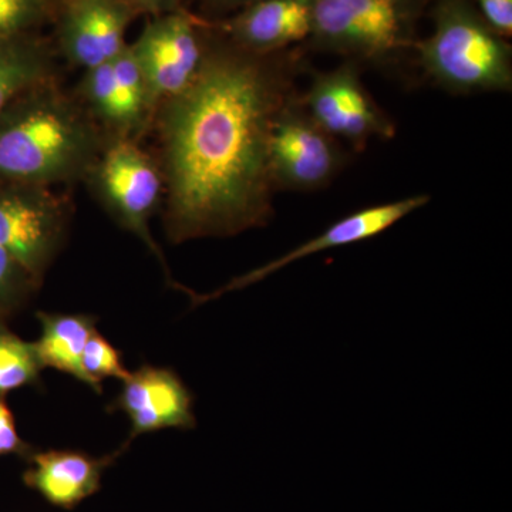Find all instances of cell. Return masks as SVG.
Returning a JSON list of instances; mask_svg holds the SVG:
<instances>
[{
  "label": "cell",
  "instance_id": "cell-4",
  "mask_svg": "<svg viewBox=\"0 0 512 512\" xmlns=\"http://www.w3.org/2000/svg\"><path fill=\"white\" fill-rule=\"evenodd\" d=\"M433 0H311L305 52L329 53L360 66L393 69L413 55L417 28Z\"/></svg>",
  "mask_w": 512,
  "mask_h": 512
},
{
  "label": "cell",
  "instance_id": "cell-20",
  "mask_svg": "<svg viewBox=\"0 0 512 512\" xmlns=\"http://www.w3.org/2000/svg\"><path fill=\"white\" fill-rule=\"evenodd\" d=\"M52 20L45 0H0V39L30 35Z\"/></svg>",
  "mask_w": 512,
  "mask_h": 512
},
{
  "label": "cell",
  "instance_id": "cell-11",
  "mask_svg": "<svg viewBox=\"0 0 512 512\" xmlns=\"http://www.w3.org/2000/svg\"><path fill=\"white\" fill-rule=\"evenodd\" d=\"M429 201V195H413V197L402 198V200L362 208V210L353 212V214L343 217L342 220L336 221L335 224L330 225L315 238L303 242L299 247L291 249V251L279 256L274 261L259 266L248 274L238 276L234 281L229 282L224 288L218 289L211 295H195L192 292L190 295L192 303L198 305V303L218 298L224 293L248 288V286L276 274L285 266L301 261L306 256L375 238L387 229L392 228L397 222L402 221L407 215L429 204Z\"/></svg>",
  "mask_w": 512,
  "mask_h": 512
},
{
  "label": "cell",
  "instance_id": "cell-23",
  "mask_svg": "<svg viewBox=\"0 0 512 512\" xmlns=\"http://www.w3.org/2000/svg\"><path fill=\"white\" fill-rule=\"evenodd\" d=\"M121 2L126 3L137 16L150 15L151 18L184 9L185 5V0H121Z\"/></svg>",
  "mask_w": 512,
  "mask_h": 512
},
{
  "label": "cell",
  "instance_id": "cell-10",
  "mask_svg": "<svg viewBox=\"0 0 512 512\" xmlns=\"http://www.w3.org/2000/svg\"><path fill=\"white\" fill-rule=\"evenodd\" d=\"M136 18L121 0H62L53 15L59 52L83 72L111 62Z\"/></svg>",
  "mask_w": 512,
  "mask_h": 512
},
{
  "label": "cell",
  "instance_id": "cell-13",
  "mask_svg": "<svg viewBox=\"0 0 512 512\" xmlns=\"http://www.w3.org/2000/svg\"><path fill=\"white\" fill-rule=\"evenodd\" d=\"M211 22L235 46L255 55H274L308 42L311 0H256L228 19Z\"/></svg>",
  "mask_w": 512,
  "mask_h": 512
},
{
  "label": "cell",
  "instance_id": "cell-25",
  "mask_svg": "<svg viewBox=\"0 0 512 512\" xmlns=\"http://www.w3.org/2000/svg\"><path fill=\"white\" fill-rule=\"evenodd\" d=\"M45 2L47 3V6H49L50 13H52V20H53V15H55L57 6H59V3L62 2V0H45Z\"/></svg>",
  "mask_w": 512,
  "mask_h": 512
},
{
  "label": "cell",
  "instance_id": "cell-8",
  "mask_svg": "<svg viewBox=\"0 0 512 512\" xmlns=\"http://www.w3.org/2000/svg\"><path fill=\"white\" fill-rule=\"evenodd\" d=\"M210 36V20L187 9L154 16L130 43L146 80L154 114L197 77ZM156 119V117H154Z\"/></svg>",
  "mask_w": 512,
  "mask_h": 512
},
{
  "label": "cell",
  "instance_id": "cell-12",
  "mask_svg": "<svg viewBox=\"0 0 512 512\" xmlns=\"http://www.w3.org/2000/svg\"><path fill=\"white\" fill-rule=\"evenodd\" d=\"M110 410L123 412L130 419V441L158 430L197 426L194 394L174 370L164 367L146 365L131 373Z\"/></svg>",
  "mask_w": 512,
  "mask_h": 512
},
{
  "label": "cell",
  "instance_id": "cell-18",
  "mask_svg": "<svg viewBox=\"0 0 512 512\" xmlns=\"http://www.w3.org/2000/svg\"><path fill=\"white\" fill-rule=\"evenodd\" d=\"M82 362L84 373L89 377L92 389L99 394L101 393V380L119 379L121 382H126L131 375V372H128L124 366L120 350L114 348L109 340L101 336L97 330L87 340Z\"/></svg>",
  "mask_w": 512,
  "mask_h": 512
},
{
  "label": "cell",
  "instance_id": "cell-22",
  "mask_svg": "<svg viewBox=\"0 0 512 512\" xmlns=\"http://www.w3.org/2000/svg\"><path fill=\"white\" fill-rule=\"evenodd\" d=\"M487 25L504 39L512 35V0H473Z\"/></svg>",
  "mask_w": 512,
  "mask_h": 512
},
{
  "label": "cell",
  "instance_id": "cell-24",
  "mask_svg": "<svg viewBox=\"0 0 512 512\" xmlns=\"http://www.w3.org/2000/svg\"><path fill=\"white\" fill-rule=\"evenodd\" d=\"M208 15H227L229 12H238L256 0H201Z\"/></svg>",
  "mask_w": 512,
  "mask_h": 512
},
{
  "label": "cell",
  "instance_id": "cell-2",
  "mask_svg": "<svg viewBox=\"0 0 512 512\" xmlns=\"http://www.w3.org/2000/svg\"><path fill=\"white\" fill-rule=\"evenodd\" d=\"M109 138L77 96L50 80L0 111V181H84Z\"/></svg>",
  "mask_w": 512,
  "mask_h": 512
},
{
  "label": "cell",
  "instance_id": "cell-1",
  "mask_svg": "<svg viewBox=\"0 0 512 512\" xmlns=\"http://www.w3.org/2000/svg\"><path fill=\"white\" fill-rule=\"evenodd\" d=\"M308 70L302 46L255 55L229 42L210 20L200 72L154 119L170 242L234 237L268 225L275 192L269 134Z\"/></svg>",
  "mask_w": 512,
  "mask_h": 512
},
{
  "label": "cell",
  "instance_id": "cell-17",
  "mask_svg": "<svg viewBox=\"0 0 512 512\" xmlns=\"http://www.w3.org/2000/svg\"><path fill=\"white\" fill-rule=\"evenodd\" d=\"M43 366L35 343L25 342L0 326V399L6 394L40 382Z\"/></svg>",
  "mask_w": 512,
  "mask_h": 512
},
{
  "label": "cell",
  "instance_id": "cell-6",
  "mask_svg": "<svg viewBox=\"0 0 512 512\" xmlns=\"http://www.w3.org/2000/svg\"><path fill=\"white\" fill-rule=\"evenodd\" d=\"M268 160L275 192H312L328 187L342 173L349 154L313 121L296 90L276 113Z\"/></svg>",
  "mask_w": 512,
  "mask_h": 512
},
{
  "label": "cell",
  "instance_id": "cell-3",
  "mask_svg": "<svg viewBox=\"0 0 512 512\" xmlns=\"http://www.w3.org/2000/svg\"><path fill=\"white\" fill-rule=\"evenodd\" d=\"M433 32L414 45L417 66L434 86L457 96L510 93L512 47L473 0H433Z\"/></svg>",
  "mask_w": 512,
  "mask_h": 512
},
{
  "label": "cell",
  "instance_id": "cell-5",
  "mask_svg": "<svg viewBox=\"0 0 512 512\" xmlns=\"http://www.w3.org/2000/svg\"><path fill=\"white\" fill-rule=\"evenodd\" d=\"M94 197L121 228L144 242L165 269L170 271L163 251L150 231V220L161 207L164 178L160 164L134 138L110 137L86 177Z\"/></svg>",
  "mask_w": 512,
  "mask_h": 512
},
{
  "label": "cell",
  "instance_id": "cell-19",
  "mask_svg": "<svg viewBox=\"0 0 512 512\" xmlns=\"http://www.w3.org/2000/svg\"><path fill=\"white\" fill-rule=\"evenodd\" d=\"M39 284L0 248V326L37 291Z\"/></svg>",
  "mask_w": 512,
  "mask_h": 512
},
{
  "label": "cell",
  "instance_id": "cell-14",
  "mask_svg": "<svg viewBox=\"0 0 512 512\" xmlns=\"http://www.w3.org/2000/svg\"><path fill=\"white\" fill-rule=\"evenodd\" d=\"M104 457H93L83 451H35L23 473V483L37 491L47 503L63 510H73L100 490L104 471L113 466L127 450L128 444Z\"/></svg>",
  "mask_w": 512,
  "mask_h": 512
},
{
  "label": "cell",
  "instance_id": "cell-16",
  "mask_svg": "<svg viewBox=\"0 0 512 512\" xmlns=\"http://www.w3.org/2000/svg\"><path fill=\"white\" fill-rule=\"evenodd\" d=\"M42 323V336L35 342L37 356L43 369L52 367L74 377L92 389L83 369V353L87 340L96 332L97 319L92 315L37 313Z\"/></svg>",
  "mask_w": 512,
  "mask_h": 512
},
{
  "label": "cell",
  "instance_id": "cell-9",
  "mask_svg": "<svg viewBox=\"0 0 512 512\" xmlns=\"http://www.w3.org/2000/svg\"><path fill=\"white\" fill-rule=\"evenodd\" d=\"M363 67L343 60L338 67L312 72L303 107L313 121L343 146L362 151L372 140H392L396 124L362 80Z\"/></svg>",
  "mask_w": 512,
  "mask_h": 512
},
{
  "label": "cell",
  "instance_id": "cell-15",
  "mask_svg": "<svg viewBox=\"0 0 512 512\" xmlns=\"http://www.w3.org/2000/svg\"><path fill=\"white\" fill-rule=\"evenodd\" d=\"M55 79V55L45 40L35 33L0 39V111L22 94Z\"/></svg>",
  "mask_w": 512,
  "mask_h": 512
},
{
  "label": "cell",
  "instance_id": "cell-7",
  "mask_svg": "<svg viewBox=\"0 0 512 512\" xmlns=\"http://www.w3.org/2000/svg\"><path fill=\"white\" fill-rule=\"evenodd\" d=\"M70 215L52 187L0 181V248L39 285L66 241Z\"/></svg>",
  "mask_w": 512,
  "mask_h": 512
},
{
  "label": "cell",
  "instance_id": "cell-21",
  "mask_svg": "<svg viewBox=\"0 0 512 512\" xmlns=\"http://www.w3.org/2000/svg\"><path fill=\"white\" fill-rule=\"evenodd\" d=\"M35 451L32 444L20 439L12 410L0 399V457L18 456L28 461Z\"/></svg>",
  "mask_w": 512,
  "mask_h": 512
}]
</instances>
